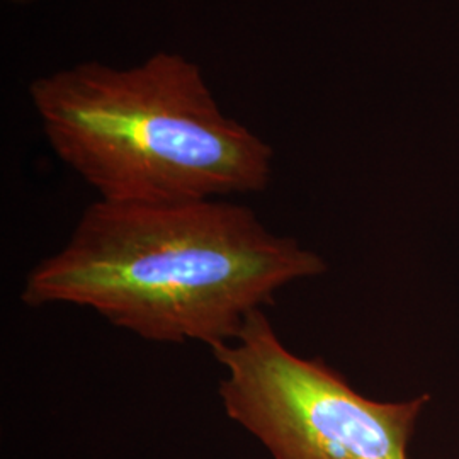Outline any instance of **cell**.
Returning a JSON list of instances; mask_svg holds the SVG:
<instances>
[{"instance_id": "1", "label": "cell", "mask_w": 459, "mask_h": 459, "mask_svg": "<svg viewBox=\"0 0 459 459\" xmlns=\"http://www.w3.org/2000/svg\"><path fill=\"white\" fill-rule=\"evenodd\" d=\"M325 271L318 254L244 204L99 199L65 247L28 274L21 299L91 308L150 342L213 349L237 339L284 286Z\"/></svg>"}, {"instance_id": "2", "label": "cell", "mask_w": 459, "mask_h": 459, "mask_svg": "<svg viewBox=\"0 0 459 459\" xmlns=\"http://www.w3.org/2000/svg\"><path fill=\"white\" fill-rule=\"evenodd\" d=\"M30 98L56 157L111 203L255 195L271 145L227 115L203 68L176 51L132 66L87 60L36 77Z\"/></svg>"}, {"instance_id": "3", "label": "cell", "mask_w": 459, "mask_h": 459, "mask_svg": "<svg viewBox=\"0 0 459 459\" xmlns=\"http://www.w3.org/2000/svg\"><path fill=\"white\" fill-rule=\"evenodd\" d=\"M212 354L225 371L218 394L227 417L273 459H409L430 403L427 394L405 402L359 394L322 358L291 352L264 310Z\"/></svg>"}, {"instance_id": "4", "label": "cell", "mask_w": 459, "mask_h": 459, "mask_svg": "<svg viewBox=\"0 0 459 459\" xmlns=\"http://www.w3.org/2000/svg\"><path fill=\"white\" fill-rule=\"evenodd\" d=\"M7 4H13V5H33V4H39V2H45V0H5Z\"/></svg>"}]
</instances>
